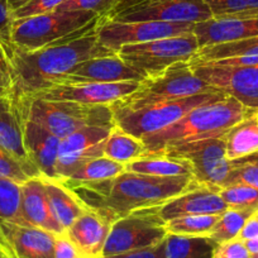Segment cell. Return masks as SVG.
<instances>
[{"label":"cell","mask_w":258,"mask_h":258,"mask_svg":"<svg viewBox=\"0 0 258 258\" xmlns=\"http://www.w3.org/2000/svg\"><path fill=\"white\" fill-rule=\"evenodd\" d=\"M152 156H167L187 161L191 165L194 181L214 188L224 186L232 170V162L225 157V136L185 143Z\"/></svg>","instance_id":"30bf717a"},{"label":"cell","mask_w":258,"mask_h":258,"mask_svg":"<svg viewBox=\"0 0 258 258\" xmlns=\"http://www.w3.org/2000/svg\"><path fill=\"white\" fill-rule=\"evenodd\" d=\"M230 185H248L258 188V165L232 162V170L223 187Z\"/></svg>","instance_id":"74e56055"},{"label":"cell","mask_w":258,"mask_h":258,"mask_svg":"<svg viewBox=\"0 0 258 258\" xmlns=\"http://www.w3.org/2000/svg\"><path fill=\"white\" fill-rule=\"evenodd\" d=\"M54 258H84L66 232L56 235L54 239Z\"/></svg>","instance_id":"ee69618b"},{"label":"cell","mask_w":258,"mask_h":258,"mask_svg":"<svg viewBox=\"0 0 258 258\" xmlns=\"http://www.w3.org/2000/svg\"><path fill=\"white\" fill-rule=\"evenodd\" d=\"M199 42L194 32L146 43L128 44L116 53L123 61L147 76L155 75L181 61H190L199 51Z\"/></svg>","instance_id":"9c48e42d"},{"label":"cell","mask_w":258,"mask_h":258,"mask_svg":"<svg viewBox=\"0 0 258 258\" xmlns=\"http://www.w3.org/2000/svg\"><path fill=\"white\" fill-rule=\"evenodd\" d=\"M116 0H66L57 11H84L106 18L113 11Z\"/></svg>","instance_id":"8d00e7d4"},{"label":"cell","mask_w":258,"mask_h":258,"mask_svg":"<svg viewBox=\"0 0 258 258\" xmlns=\"http://www.w3.org/2000/svg\"><path fill=\"white\" fill-rule=\"evenodd\" d=\"M99 18L75 33L34 51H14V88L12 95L27 96L56 85L80 62L96 57L114 56L116 52L99 42Z\"/></svg>","instance_id":"7a4b0ae2"},{"label":"cell","mask_w":258,"mask_h":258,"mask_svg":"<svg viewBox=\"0 0 258 258\" xmlns=\"http://www.w3.org/2000/svg\"><path fill=\"white\" fill-rule=\"evenodd\" d=\"M14 88V75L12 59L0 44V96L12 95Z\"/></svg>","instance_id":"b9f144b4"},{"label":"cell","mask_w":258,"mask_h":258,"mask_svg":"<svg viewBox=\"0 0 258 258\" xmlns=\"http://www.w3.org/2000/svg\"><path fill=\"white\" fill-rule=\"evenodd\" d=\"M103 258H166V238L158 244Z\"/></svg>","instance_id":"7bdbcfd3"},{"label":"cell","mask_w":258,"mask_h":258,"mask_svg":"<svg viewBox=\"0 0 258 258\" xmlns=\"http://www.w3.org/2000/svg\"><path fill=\"white\" fill-rule=\"evenodd\" d=\"M13 98L23 118L39 124L61 140L85 126L115 125L110 105L44 100L28 96Z\"/></svg>","instance_id":"277c9868"},{"label":"cell","mask_w":258,"mask_h":258,"mask_svg":"<svg viewBox=\"0 0 258 258\" xmlns=\"http://www.w3.org/2000/svg\"><path fill=\"white\" fill-rule=\"evenodd\" d=\"M254 210L249 209H234L228 208L218 220L217 225L209 235L215 243L227 242L238 238L243 225L248 220L250 215L254 214Z\"/></svg>","instance_id":"1f68e13d"},{"label":"cell","mask_w":258,"mask_h":258,"mask_svg":"<svg viewBox=\"0 0 258 258\" xmlns=\"http://www.w3.org/2000/svg\"><path fill=\"white\" fill-rule=\"evenodd\" d=\"M199 47L243 41L258 36V18H212L194 27Z\"/></svg>","instance_id":"7402d4cb"},{"label":"cell","mask_w":258,"mask_h":258,"mask_svg":"<svg viewBox=\"0 0 258 258\" xmlns=\"http://www.w3.org/2000/svg\"><path fill=\"white\" fill-rule=\"evenodd\" d=\"M13 13L8 6V0H0V44L3 46L9 58L13 59L16 47L13 43Z\"/></svg>","instance_id":"f35d334b"},{"label":"cell","mask_w":258,"mask_h":258,"mask_svg":"<svg viewBox=\"0 0 258 258\" xmlns=\"http://www.w3.org/2000/svg\"><path fill=\"white\" fill-rule=\"evenodd\" d=\"M21 213L26 225L41 228L54 235L64 233L52 213L43 178L32 177L21 185Z\"/></svg>","instance_id":"ffe728a7"},{"label":"cell","mask_w":258,"mask_h":258,"mask_svg":"<svg viewBox=\"0 0 258 258\" xmlns=\"http://www.w3.org/2000/svg\"><path fill=\"white\" fill-rule=\"evenodd\" d=\"M111 224L113 223L103 214L86 208L66 230V234L84 258L101 257Z\"/></svg>","instance_id":"44dd1931"},{"label":"cell","mask_w":258,"mask_h":258,"mask_svg":"<svg viewBox=\"0 0 258 258\" xmlns=\"http://www.w3.org/2000/svg\"><path fill=\"white\" fill-rule=\"evenodd\" d=\"M84 11H54L41 16L14 19L13 43L21 51H34L64 38L98 18Z\"/></svg>","instance_id":"52a82bcc"},{"label":"cell","mask_w":258,"mask_h":258,"mask_svg":"<svg viewBox=\"0 0 258 258\" xmlns=\"http://www.w3.org/2000/svg\"><path fill=\"white\" fill-rule=\"evenodd\" d=\"M124 170L142 175L160 176V177H177L192 176L191 165L185 160L167 157V156H146L124 165Z\"/></svg>","instance_id":"484cf974"},{"label":"cell","mask_w":258,"mask_h":258,"mask_svg":"<svg viewBox=\"0 0 258 258\" xmlns=\"http://www.w3.org/2000/svg\"><path fill=\"white\" fill-rule=\"evenodd\" d=\"M213 18H258V0H203Z\"/></svg>","instance_id":"836d02e7"},{"label":"cell","mask_w":258,"mask_h":258,"mask_svg":"<svg viewBox=\"0 0 258 258\" xmlns=\"http://www.w3.org/2000/svg\"><path fill=\"white\" fill-rule=\"evenodd\" d=\"M23 135L29 161L39 171L41 177L57 180L56 163L61 138L56 137L46 128L26 118H23Z\"/></svg>","instance_id":"d6986e66"},{"label":"cell","mask_w":258,"mask_h":258,"mask_svg":"<svg viewBox=\"0 0 258 258\" xmlns=\"http://www.w3.org/2000/svg\"><path fill=\"white\" fill-rule=\"evenodd\" d=\"M252 115L258 114L229 95L203 104L172 125L143 138L145 153L142 157L195 141L224 137L235 124Z\"/></svg>","instance_id":"3957f363"},{"label":"cell","mask_w":258,"mask_h":258,"mask_svg":"<svg viewBox=\"0 0 258 258\" xmlns=\"http://www.w3.org/2000/svg\"><path fill=\"white\" fill-rule=\"evenodd\" d=\"M96 258H103V257H96Z\"/></svg>","instance_id":"db71d44e"},{"label":"cell","mask_w":258,"mask_h":258,"mask_svg":"<svg viewBox=\"0 0 258 258\" xmlns=\"http://www.w3.org/2000/svg\"><path fill=\"white\" fill-rule=\"evenodd\" d=\"M0 247L3 248L7 253V248H6V242H4V237H3V233H2V219H0ZM8 255V253H7Z\"/></svg>","instance_id":"f907efd6"},{"label":"cell","mask_w":258,"mask_h":258,"mask_svg":"<svg viewBox=\"0 0 258 258\" xmlns=\"http://www.w3.org/2000/svg\"><path fill=\"white\" fill-rule=\"evenodd\" d=\"M32 0H8V6L11 8L12 13H14L18 9L23 8L24 6H27L28 3H31Z\"/></svg>","instance_id":"7dc6e473"},{"label":"cell","mask_w":258,"mask_h":258,"mask_svg":"<svg viewBox=\"0 0 258 258\" xmlns=\"http://www.w3.org/2000/svg\"><path fill=\"white\" fill-rule=\"evenodd\" d=\"M143 153H145L143 141L124 132L123 129L116 125L113 126L110 135L104 142V157L121 165H126L131 161L142 157Z\"/></svg>","instance_id":"4316f807"},{"label":"cell","mask_w":258,"mask_h":258,"mask_svg":"<svg viewBox=\"0 0 258 258\" xmlns=\"http://www.w3.org/2000/svg\"><path fill=\"white\" fill-rule=\"evenodd\" d=\"M212 18V12L203 0H157L148 6L123 12L108 21L197 24Z\"/></svg>","instance_id":"9a60e30c"},{"label":"cell","mask_w":258,"mask_h":258,"mask_svg":"<svg viewBox=\"0 0 258 258\" xmlns=\"http://www.w3.org/2000/svg\"><path fill=\"white\" fill-rule=\"evenodd\" d=\"M232 162H238V163H255L258 165V153H254V155H250L248 157L240 158V160L232 161Z\"/></svg>","instance_id":"681fc988"},{"label":"cell","mask_w":258,"mask_h":258,"mask_svg":"<svg viewBox=\"0 0 258 258\" xmlns=\"http://www.w3.org/2000/svg\"><path fill=\"white\" fill-rule=\"evenodd\" d=\"M21 183L0 176V219L24 224L21 213Z\"/></svg>","instance_id":"d6a6232c"},{"label":"cell","mask_w":258,"mask_h":258,"mask_svg":"<svg viewBox=\"0 0 258 258\" xmlns=\"http://www.w3.org/2000/svg\"><path fill=\"white\" fill-rule=\"evenodd\" d=\"M167 234L160 205L135 210L111 224L101 257L152 247L162 242Z\"/></svg>","instance_id":"ba28073f"},{"label":"cell","mask_w":258,"mask_h":258,"mask_svg":"<svg viewBox=\"0 0 258 258\" xmlns=\"http://www.w3.org/2000/svg\"><path fill=\"white\" fill-rule=\"evenodd\" d=\"M258 153V115L235 124L225 135V157L237 161Z\"/></svg>","instance_id":"d4e9b609"},{"label":"cell","mask_w":258,"mask_h":258,"mask_svg":"<svg viewBox=\"0 0 258 258\" xmlns=\"http://www.w3.org/2000/svg\"><path fill=\"white\" fill-rule=\"evenodd\" d=\"M8 258H54L56 235L41 228L2 220Z\"/></svg>","instance_id":"e0dca14e"},{"label":"cell","mask_w":258,"mask_h":258,"mask_svg":"<svg viewBox=\"0 0 258 258\" xmlns=\"http://www.w3.org/2000/svg\"><path fill=\"white\" fill-rule=\"evenodd\" d=\"M227 209L228 205L219 195V188L200 185L194 181L187 190L160 205V214L167 222L190 214L222 215Z\"/></svg>","instance_id":"ac0fdd59"},{"label":"cell","mask_w":258,"mask_h":258,"mask_svg":"<svg viewBox=\"0 0 258 258\" xmlns=\"http://www.w3.org/2000/svg\"><path fill=\"white\" fill-rule=\"evenodd\" d=\"M43 182L52 213L58 224L66 232L70 225L85 212L86 207L79 202L78 198L61 181L43 178Z\"/></svg>","instance_id":"cb8c5ba5"},{"label":"cell","mask_w":258,"mask_h":258,"mask_svg":"<svg viewBox=\"0 0 258 258\" xmlns=\"http://www.w3.org/2000/svg\"><path fill=\"white\" fill-rule=\"evenodd\" d=\"M239 54H258V36L243 41L203 47L199 48V51L188 62L197 63V62L213 61V59L239 56Z\"/></svg>","instance_id":"f546056e"},{"label":"cell","mask_w":258,"mask_h":258,"mask_svg":"<svg viewBox=\"0 0 258 258\" xmlns=\"http://www.w3.org/2000/svg\"><path fill=\"white\" fill-rule=\"evenodd\" d=\"M140 84L138 81L58 84V85H53L27 96L44 99V100L74 101V103L93 104V105H111L115 101L135 93Z\"/></svg>","instance_id":"7c38bea8"},{"label":"cell","mask_w":258,"mask_h":258,"mask_svg":"<svg viewBox=\"0 0 258 258\" xmlns=\"http://www.w3.org/2000/svg\"><path fill=\"white\" fill-rule=\"evenodd\" d=\"M0 148L13 155L23 165L41 176L36 166L29 161L24 146L23 118L18 104L12 95L0 96Z\"/></svg>","instance_id":"603a6c76"},{"label":"cell","mask_w":258,"mask_h":258,"mask_svg":"<svg viewBox=\"0 0 258 258\" xmlns=\"http://www.w3.org/2000/svg\"><path fill=\"white\" fill-rule=\"evenodd\" d=\"M224 96H227V94L217 90L178 100L150 104L142 108H123L111 104L110 109L116 126L129 135L143 140L147 136L172 125L198 106L219 100Z\"/></svg>","instance_id":"5b68a950"},{"label":"cell","mask_w":258,"mask_h":258,"mask_svg":"<svg viewBox=\"0 0 258 258\" xmlns=\"http://www.w3.org/2000/svg\"><path fill=\"white\" fill-rule=\"evenodd\" d=\"M113 126H85L61 140L56 163L57 180H68L85 161L101 157L104 142Z\"/></svg>","instance_id":"5bb4252c"},{"label":"cell","mask_w":258,"mask_h":258,"mask_svg":"<svg viewBox=\"0 0 258 258\" xmlns=\"http://www.w3.org/2000/svg\"><path fill=\"white\" fill-rule=\"evenodd\" d=\"M147 75L118 56L96 57L86 59L64 76L58 84H75V83H123V81H138L142 83Z\"/></svg>","instance_id":"2e32d148"},{"label":"cell","mask_w":258,"mask_h":258,"mask_svg":"<svg viewBox=\"0 0 258 258\" xmlns=\"http://www.w3.org/2000/svg\"><path fill=\"white\" fill-rule=\"evenodd\" d=\"M220 215L190 214L173 218L166 222L168 234L188 237H209L217 225Z\"/></svg>","instance_id":"f1b7e54d"},{"label":"cell","mask_w":258,"mask_h":258,"mask_svg":"<svg viewBox=\"0 0 258 258\" xmlns=\"http://www.w3.org/2000/svg\"><path fill=\"white\" fill-rule=\"evenodd\" d=\"M124 165L104 157L91 158L81 163L68 178L71 181H104L111 180L124 172ZM66 181V180H64Z\"/></svg>","instance_id":"4dcf8cb0"},{"label":"cell","mask_w":258,"mask_h":258,"mask_svg":"<svg viewBox=\"0 0 258 258\" xmlns=\"http://www.w3.org/2000/svg\"><path fill=\"white\" fill-rule=\"evenodd\" d=\"M250 258H258V253H255V254H252V255H250Z\"/></svg>","instance_id":"f5cc1de1"},{"label":"cell","mask_w":258,"mask_h":258,"mask_svg":"<svg viewBox=\"0 0 258 258\" xmlns=\"http://www.w3.org/2000/svg\"><path fill=\"white\" fill-rule=\"evenodd\" d=\"M250 255L245 243L238 238L217 243L213 250V258H250Z\"/></svg>","instance_id":"60d3db41"},{"label":"cell","mask_w":258,"mask_h":258,"mask_svg":"<svg viewBox=\"0 0 258 258\" xmlns=\"http://www.w3.org/2000/svg\"><path fill=\"white\" fill-rule=\"evenodd\" d=\"M0 176L16 181L21 185L32 177H41L38 173L27 167L3 148H0Z\"/></svg>","instance_id":"d590c367"},{"label":"cell","mask_w":258,"mask_h":258,"mask_svg":"<svg viewBox=\"0 0 258 258\" xmlns=\"http://www.w3.org/2000/svg\"><path fill=\"white\" fill-rule=\"evenodd\" d=\"M155 2H157V0H116V3L115 6H114L113 11L110 12V14H109L105 19H113L114 17L123 13V12L131 11V9L141 8V7L148 6V4L155 3Z\"/></svg>","instance_id":"f6af8a7d"},{"label":"cell","mask_w":258,"mask_h":258,"mask_svg":"<svg viewBox=\"0 0 258 258\" xmlns=\"http://www.w3.org/2000/svg\"><path fill=\"white\" fill-rule=\"evenodd\" d=\"M0 258H8V255H7L6 250H4L2 247H0Z\"/></svg>","instance_id":"816d5d0a"},{"label":"cell","mask_w":258,"mask_h":258,"mask_svg":"<svg viewBox=\"0 0 258 258\" xmlns=\"http://www.w3.org/2000/svg\"><path fill=\"white\" fill-rule=\"evenodd\" d=\"M219 195L228 208L258 210V188L248 185H230L219 188Z\"/></svg>","instance_id":"e575fe53"},{"label":"cell","mask_w":258,"mask_h":258,"mask_svg":"<svg viewBox=\"0 0 258 258\" xmlns=\"http://www.w3.org/2000/svg\"><path fill=\"white\" fill-rule=\"evenodd\" d=\"M215 245L210 237L167 234L166 258H213Z\"/></svg>","instance_id":"83f0119b"},{"label":"cell","mask_w":258,"mask_h":258,"mask_svg":"<svg viewBox=\"0 0 258 258\" xmlns=\"http://www.w3.org/2000/svg\"><path fill=\"white\" fill-rule=\"evenodd\" d=\"M255 237H258V210L248 218V220L240 230L239 235H238V239L245 242V240L253 239Z\"/></svg>","instance_id":"bcb514c9"},{"label":"cell","mask_w":258,"mask_h":258,"mask_svg":"<svg viewBox=\"0 0 258 258\" xmlns=\"http://www.w3.org/2000/svg\"><path fill=\"white\" fill-rule=\"evenodd\" d=\"M84 207L111 223L138 209L158 207L187 190L192 176L160 177L124 171L111 180L61 181Z\"/></svg>","instance_id":"6da1fadb"},{"label":"cell","mask_w":258,"mask_h":258,"mask_svg":"<svg viewBox=\"0 0 258 258\" xmlns=\"http://www.w3.org/2000/svg\"><path fill=\"white\" fill-rule=\"evenodd\" d=\"M217 90L197 76L188 61H181L161 73L147 76L135 93L113 104L123 108H142L150 104L178 100Z\"/></svg>","instance_id":"8992f818"},{"label":"cell","mask_w":258,"mask_h":258,"mask_svg":"<svg viewBox=\"0 0 258 258\" xmlns=\"http://www.w3.org/2000/svg\"><path fill=\"white\" fill-rule=\"evenodd\" d=\"M245 247H247V249L249 250L250 254H255V253H258V237L253 238V239H249V240H245Z\"/></svg>","instance_id":"c3c4849f"},{"label":"cell","mask_w":258,"mask_h":258,"mask_svg":"<svg viewBox=\"0 0 258 258\" xmlns=\"http://www.w3.org/2000/svg\"><path fill=\"white\" fill-rule=\"evenodd\" d=\"M192 23L167 22H114L99 18L96 34L103 46L118 52L128 44L146 43L156 39L181 36L194 32Z\"/></svg>","instance_id":"8fae6325"},{"label":"cell","mask_w":258,"mask_h":258,"mask_svg":"<svg viewBox=\"0 0 258 258\" xmlns=\"http://www.w3.org/2000/svg\"><path fill=\"white\" fill-rule=\"evenodd\" d=\"M66 0H32L31 3L24 6L13 13V19L28 18V17L41 16L54 12L61 7Z\"/></svg>","instance_id":"ab89813d"},{"label":"cell","mask_w":258,"mask_h":258,"mask_svg":"<svg viewBox=\"0 0 258 258\" xmlns=\"http://www.w3.org/2000/svg\"><path fill=\"white\" fill-rule=\"evenodd\" d=\"M194 73L213 88L233 96L258 114V64L248 68L191 66Z\"/></svg>","instance_id":"4fadbf2b"}]
</instances>
